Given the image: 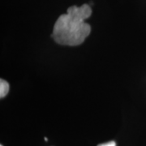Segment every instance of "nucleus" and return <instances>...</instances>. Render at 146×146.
<instances>
[{"instance_id": "1", "label": "nucleus", "mask_w": 146, "mask_h": 146, "mask_svg": "<svg viewBox=\"0 0 146 146\" xmlns=\"http://www.w3.org/2000/svg\"><path fill=\"white\" fill-rule=\"evenodd\" d=\"M92 14L89 4L81 7L72 6L67 14H63L55 22L51 36L63 46H78L83 43L91 32V27L84 21Z\"/></svg>"}, {"instance_id": "2", "label": "nucleus", "mask_w": 146, "mask_h": 146, "mask_svg": "<svg viewBox=\"0 0 146 146\" xmlns=\"http://www.w3.org/2000/svg\"><path fill=\"white\" fill-rule=\"evenodd\" d=\"M9 92V84L3 79L0 80V98H3Z\"/></svg>"}, {"instance_id": "3", "label": "nucleus", "mask_w": 146, "mask_h": 146, "mask_svg": "<svg viewBox=\"0 0 146 146\" xmlns=\"http://www.w3.org/2000/svg\"><path fill=\"white\" fill-rule=\"evenodd\" d=\"M98 146H116V143L115 141H109V142H106L103 144H100Z\"/></svg>"}, {"instance_id": "4", "label": "nucleus", "mask_w": 146, "mask_h": 146, "mask_svg": "<svg viewBox=\"0 0 146 146\" xmlns=\"http://www.w3.org/2000/svg\"><path fill=\"white\" fill-rule=\"evenodd\" d=\"M0 146H3V145H0Z\"/></svg>"}]
</instances>
